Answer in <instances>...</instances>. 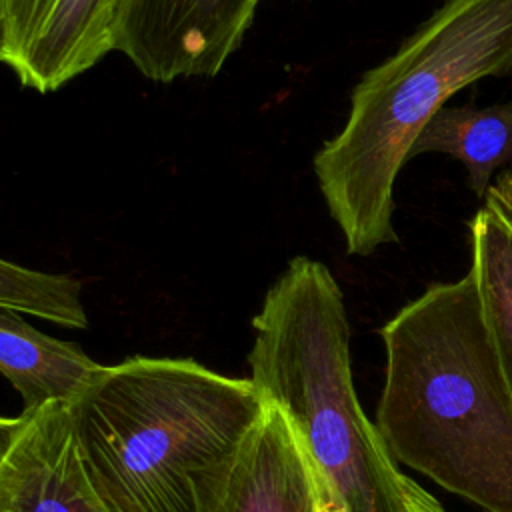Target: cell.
Returning <instances> with one entry per match:
<instances>
[{
  "label": "cell",
  "mask_w": 512,
  "mask_h": 512,
  "mask_svg": "<svg viewBox=\"0 0 512 512\" xmlns=\"http://www.w3.org/2000/svg\"><path fill=\"white\" fill-rule=\"evenodd\" d=\"M66 406L86 474L110 512H218L264 412L250 378L150 356L102 366Z\"/></svg>",
  "instance_id": "obj_1"
},
{
  "label": "cell",
  "mask_w": 512,
  "mask_h": 512,
  "mask_svg": "<svg viewBox=\"0 0 512 512\" xmlns=\"http://www.w3.org/2000/svg\"><path fill=\"white\" fill-rule=\"evenodd\" d=\"M380 338L374 426L392 460L486 512H512V400L474 272L430 284Z\"/></svg>",
  "instance_id": "obj_2"
},
{
  "label": "cell",
  "mask_w": 512,
  "mask_h": 512,
  "mask_svg": "<svg viewBox=\"0 0 512 512\" xmlns=\"http://www.w3.org/2000/svg\"><path fill=\"white\" fill-rule=\"evenodd\" d=\"M508 76L512 0H442L386 60L362 74L344 126L312 158L350 256L400 242L394 184L428 120L462 88Z\"/></svg>",
  "instance_id": "obj_3"
},
{
  "label": "cell",
  "mask_w": 512,
  "mask_h": 512,
  "mask_svg": "<svg viewBox=\"0 0 512 512\" xmlns=\"http://www.w3.org/2000/svg\"><path fill=\"white\" fill-rule=\"evenodd\" d=\"M250 382L300 438L344 512H404L396 462L364 414L352 378L350 322L330 268L294 256L252 318Z\"/></svg>",
  "instance_id": "obj_4"
},
{
  "label": "cell",
  "mask_w": 512,
  "mask_h": 512,
  "mask_svg": "<svg viewBox=\"0 0 512 512\" xmlns=\"http://www.w3.org/2000/svg\"><path fill=\"white\" fill-rule=\"evenodd\" d=\"M258 0H118L114 50L148 80L216 76L242 44Z\"/></svg>",
  "instance_id": "obj_5"
},
{
  "label": "cell",
  "mask_w": 512,
  "mask_h": 512,
  "mask_svg": "<svg viewBox=\"0 0 512 512\" xmlns=\"http://www.w3.org/2000/svg\"><path fill=\"white\" fill-rule=\"evenodd\" d=\"M118 0H4V64L40 94L62 88L114 50Z\"/></svg>",
  "instance_id": "obj_6"
},
{
  "label": "cell",
  "mask_w": 512,
  "mask_h": 512,
  "mask_svg": "<svg viewBox=\"0 0 512 512\" xmlns=\"http://www.w3.org/2000/svg\"><path fill=\"white\" fill-rule=\"evenodd\" d=\"M22 414L24 424L0 462V512H110L78 454L68 406Z\"/></svg>",
  "instance_id": "obj_7"
},
{
  "label": "cell",
  "mask_w": 512,
  "mask_h": 512,
  "mask_svg": "<svg viewBox=\"0 0 512 512\" xmlns=\"http://www.w3.org/2000/svg\"><path fill=\"white\" fill-rule=\"evenodd\" d=\"M316 470L284 418L264 402V412L244 442L218 512H314Z\"/></svg>",
  "instance_id": "obj_8"
},
{
  "label": "cell",
  "mask_w": 512,
  "mask_h": 512,
  "mask_svg": "<svg viewBox=\"0 0 512 512\" xmlns=\"http://www.w3.org/2000/svg\"><path fill=\"white\" fill-rule=\"evenodd\" d=\"M76 342L34 328L16 310L0 306V374L22 398V412L68 404L100 372Z\"/></svg>",
  "instance_id": "obj_9"
},
{
  "label": "cell",
  "mask_w": 512,
  "mask_h": 512,
  "mask_svg": "<svg viewBox=\"0 0 512 512\" xmlns=\"http://www.w3.org/2000/svg\"><path fill=\"white\" fill-rule=\"evenodd\" d=\"M426 152L460 160L470 190L484 202L492 176L512 160V100L484 108L442 106L412 142L408 160Z\"/></svg>",
  "instance_id": "obj_10"
},
{
  "label": "cell",
  "mask_w": 512,
  "mask_h": 512,
  "mask_svg": "<svg viewBox=\"0 0 512 512\" xmlns=\"http://www.w3.org/2000/svg\"><path fill=\"white\" fill-rule=\"evenodd\" d=\"M470 226L474 272L488 338L512 400V230L484 204Z\"/></svg>",
  "instance_id": "obj_11"
},
{
  "label": "cell",
  "mask_w": 512,
  "mask_h": 512,
  "mask_svg": "<svg viewBox=\"0 0 512 512\" xmlns=\"http://www.w3.org/2000/svg\"><path fill=\"white\" fill-rule=\"evenodd\" d=\"M0 306L64 328H88L78 278L32 270L4 258H0Z\"/></svg>",
  "instance_id": "obj_12"
},
{
  "label": "cell",
  "mask_w": 512,
  "mask_h": 512,
  "mask_svg": "<svg viewBox=\"0 0 512 512\" xmlns=\"http://www.w3.org/2000/svg\"><path fill=\"white\" fill-rule=\"evenodd\" d=\"M394 482L398 486L404 512H446L444 506L428 490H424L416 480L406 476L400 468L394 474Z\"/></svg>",
  "instance_id": "obj_13"
},
{
  "label": "cell",
  "mask_w": 512,
  "mask_h": 512,
  "mask_svg": "<svg viewBox=\"0 0 512 512\" xmlns=\"http://www.w3.org/2000/svg\"><path fill=\"white\" fill-rule=\"evenodd\" d=\"M22 424H24V414L14 416V418L0 416V462L6 456V452L10 450L14 438L18 436V432L22 428Z\"/></svg>",
  "instance_id": "obj_14"
},
{
  "label": "cell",
  "mask_w": 512,
  "mask_h": 512,
  "mask_svg": "<svg viewBox=\"0 0 512 512\" xmlns=\"http://www.w3.org/2000/svg\"><path fill=\"white\" fill-rule=\"evenodd\" d=\"M318 476V474H316ZM314 512H344L328 494V490L322 486L320 478H318V494H316V510Z\"/></svg>",
  "instance_id": "obj_15"
},
{
  "label": "cell",
  "mask_w": 512,
  "mask_h": 512,
  "mask_svg": "<svg viewBox=\"0 0 512 512\" xmlns=\"http://www.w3.org/2000/svg\"><path fill=\"white\" fill-rule=\"evenodd\" d=\"M6 58V46H4V0H0V62Z\"/></svg>",
  "instance_id": "obj_16"
}]
</instances>
